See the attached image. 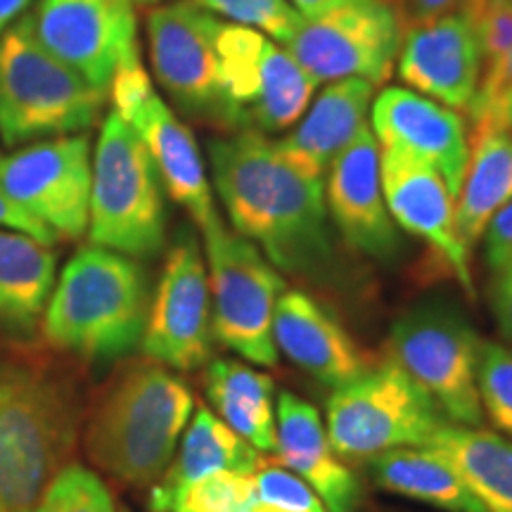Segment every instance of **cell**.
<instances>
[{"label":"cell","mask_w":512,"mask_h":512,"mask_svg":"<svg viewBox=\"0 0 512 512\" xmlns=\"http://www.w3.org/2000/svg\"><path fill=\"white\" fill-rule=\"evenodd\" d=\"M207 155L211 183L235 233L264 249L278 271L325 278L335 249L323 178L299 171L259 131L209 140Z\"/></svg>","instance_id":"obj_1"},{"label":"cell","mask_w":512,"mask_h":512,"mask_svg":"<svg viewBox=\"0 0 512 512\" xmlns=\"http://www.w3.org/2000/svg\"><path fill=\"white\" fill-rule=\"evenodd\" d=\"M79 430L74 384L48 363L0 351V512H34Z\"/></svg>","instance_id":"obj_2"},{"label":"cell","mask_w":512,"mask_h":512,"mask_svg":"<svg viewBox=\"0 0 512 512\" xmlns=\"http://www.w3.org/2000/svg\"><path fill=\"white\" fill-rule=\"evenodd\" d=\"M192 411V389L174 370L150 358L128 363L86 422L88 458L128 486H152L174 460Z\"/></svg>","instance_id":"obj_3"},{"label":"cell","mask_w":512,"mask_h":512,"mask_svg":"<svg viewBox=\"0 0 512 512\" xmlns=\"http://www.w3.org/2000/svg\"><path fill=\"white\" fill-rule=\"evenodd\" d=\"M150 299V278L138 259L83 247L50 292L41 335L53 349L81 361H119L140 349Z\"/></svg>","instance_id":"obj_4"},{"label":"cell","mask_w":512,"mask_h":512,"mask_svg":"<svg viewBox=\"0 0 512 512\" xmlns=\"http://www.w3.org/2000/svg\"><path fill=\"white\" fill-rule=\"evenodd\" d=\"M105 98L38 41L31 15L0 36V138L8 147L86 133Z\"/></svg>","instance_id":"obj_5"},{"label":"cell","mask_w":512,"mask_h":512,"mask_svg":"<svg viewBox=\"0 0 512 512\" xmlns=\"http://www.w3.org/2000/svg\"><path fill=\"white\" fill-rule=\"evenodd\" d=\"M91 245L145 261L166 245L164 185L138 133L107 114L93 152Z\"/></svg>","instance_id":"obj_6"},{"label":"cell","mask_w":512,"mask_h":512,"mask_svg":"<svg viewBox=\"0 0 512 512\" xmlns=\"http://www.w3.org/2000/svg\"><path fill=\"white\" fill-rule=\"evenodd\" d=\"M482 344L456 304L425 299L394 320L387 358L437 403L448 422L482 427L477 389Z\"/></svg>","instance_id":"obj_7"},{"label":"cell","mask_w":512,"mask_h":512,"mask_svg":"<svg viewBox=\"0 0 512 512\" xmlns=\"http://www.w3.org/2000/svg\"><path fill=\"white\" fill-rule=\"evenodd\" d=\"M211 292V332L223 349L254 363L278 366L273 342L275 304L285 278L254 242L226 228L221 216L202 230Z\"/></svg>","instance_id":"obj_8"},{"label":"cell","mask_w":512,"mask_h":512,"mask_svg":"<svg viewBox=\"0 0 512 512\" xmlns=\"http://www.w3.org/2000/svg\"><path fill=\"white\" fill-rule=\"evenodd\" d=\"M221 128L287 131L309 110L318 83L285 46L259 31L221 22Z\"/></svg>","instance_id":"obj_9"},{"label":"cell","mask_w":512,"mask_h":512,"mask_svg":"<svg viewBox=\"0 0 512 512\" xmlns=\"http://www.w3.org/2000/svg\"><path fill=\"white\" fill-rule=\"evenodd\" d=\"M444 415L392 361L380 363L328 401V437L344 460H370L403 446H427Z\"/></svg>","instance_id":"obj_10"},{"label":"cell","mask_w":512,"mask_h":512,"mask_svg":"<svg viewBox=\"0 0 512 512\" xmlns=\"http://www.w3.org/2000/svg\"><path fill=\"white\" fill-rule=\"evenodd\" d=\"M401 41V15L389 0H351L304 17L285 48L316 83L363 79L377 88L392 76Z\"/></svg>","instance_id":"obj_11"},{"label":"cell","mask_w":512,"mask_h":512,"mask_svg":"<svg viewBox=\"0 0 512 512\" xmlns=\"http://www.w3.org/2000/svg\"><path fill=\"white\" fill-rule=\"evenodd\" d=\"M93 152L88 133L36 140L0 157V188L57 240L88 233Z\"/></svg>","instance_id":"obj_12"},{"label":"cell","mask_w":512,"mask_h":512,"mask_svg":"<svg viewBox=\"0 0 512 512\" xmlns=\"http://www.w3.org/2000/svg\"><path fill=\"white\" fill-rule=\"evenodd\" d=\"M211 292L207 259L190 228L166 252L143 332L145 358L171 370H200L211 361Z\"/></svg>","instance_id":"obj_13"},{"label":"cell","mask_w":512,"mask_h":512,"mask_svg":"<svg viewBox=\"0 0 512 512\" xmlns=\"http://www.w3.org/2000/svg\"><path fill=\"white\" fill-rule=\"evenodd\" d=\"M152 74L185 117L221 126V22L192 0L157 5L147 15Z\"/></svg>","instance_id":"obj_14"},{"label":"cell","mask_w":512,"mask_h":512,"mask_svg":"<svg viewBox=\"0 0 512 512\" xmlns=\"http://www.w3.org/2000/svg\"><path fill=\"white\" fill-rule=\"evenodd\" d=\"M31 19L38 41L105 93L119 64L138 53L131 0H41Z\"/></svg>","instance_id":"obj_15"},{"label":"cell","mask_w":512,"mask_h":512,"mask_svg":"<svg viewBox=\"0 0 512 512\" xmlns=\"http://www.w3.org/2000/svg\"><path fill=\"white\" fill-rule=\"evenodd\" d=\"M370 117L382 152L430 166L458 197L470 162V128L456 110L392 86L373 100Z\"/></svg>","instance_id":"obj_16"},{"label":"cell","mask_w":512,"mask_h":512,"mask_svg":"<svg viewBox=\"0 0 512 512\" xmlns=\"http://www.w3.org/2000/svg\"><path fill=\"white\" fill-rule=\"evenodd\" d=\"M380 157L384 202L396 226L427 242L446 273L458 280L467 297L475 299L470 249L458 235L456 197L448 190L444 178L413 159L387 155L382 150Z\"/></svg>","instance_id":"obj_17"},{"label":"cell","mask_w":512,"mask_h":512,"mask_svg":"<svg viewBox=\"0 0 512 512\" xmlns=\"http://www.w3.org/2000/svg\"><path fill=\"white\" fill-rule=\"evenodd\" d=\"M325 207L351 249L380 261L399 254V226L384 202L380 145L370 128H363L354 143L330 164Z\"/></svg>","instance_id":"obj_18"},{"label":"cell","mask_w":512,"mask_h":512,"mask_svg":"<svg viewBox=\"0 0 512 512\" xmlns=\"http://www.w3.org/2000/svg\"><path fill=\"white\" fill-rule=\"evenodd\" d=\"M396 72L411 91L456 112L467 110L482 74V50L465 12L403 29Z\"/></svg>","instance_id":"obj_19"},{"label":"cell","mask_w":512,"mask_h":512,"mask_svg":"<svg viewBox=\"0 0 512 512\" xmlns=\"http://www.w3.org/2000/svg\"><path fill=\"white\" fill-rule=\"evenodd\" d=\"M273 342L278 354L313 380L339 389L373 368L344 325L302 290H285L275 304Z\"/></svg>","instance_id":"obj_20"},{"label":"cell","mask_w":512,"mask_h":512,"mask_svg":"<svg viewBox=\"0 0 512 512\" xmlns=\"http://www.w3.org/2000/svg\"><path fill=\"white\" fill-rule=\"evenodd\" d=\"M121 119L143 140L157 166L166 195L188 211L197 228H209L219 219V211L211 197L207 164L190 128L159 98L157 91L145 95Z\"/></svg>","instance_id":"obj_21"},{"label":"cell","mask_w":512,"mask_h":512,"mask_svg":"<svg viewBox=\"0 0 512 512\" xmlns=\"http://www.w3.org/2000/svg\"><path fill=\"white\" fill-rule=\"evenodd\" d=\"M275 460L320 498L325 512H356L361 484L330 444L316 408L283 392L275 411Z\"/></svg>","instance_id":"obj_22"},{"label":"cell","mask_w":512,"mask_h":512,"mask_svg":"<svg viewBox=\"0 0 512 512\" xmlns=\"http://www.w3.org/2000/svg\"><path fill=\"white\" fill-rule=\"evenodd\" d=\"M373 91V83L363 79L328 83L292 131L275 140L280 155L304 174L323 178L330 164L368 128Z\"/></svg>","instance_id":"obj_23"},{"label":"cell","mask_w":512,"mask_h":512,"mask_svg":"<svg viewBox=\"0 0 512 512\" xmlns=\"http://www.w3.org/2000/svg\"><path fill=\"white\" fill-rule=\"evenodd\" d=\"M266 465L261 451L233 432L219 415L209 408H197L195 418L185 427L176 456L162 477L152 484L150 510L171 512V503L185 486L200 482L219 472L256 475Z\"/></svg>","instance_id":"obj_24"},{"label":"cell","mask_w":512,"mask_h":512,"mask_svg":"<svg viewBox=\"0 0 512 512\" xmlns=\"http://www.w3.org/2000/svg\"><path fill=\"white\" fill-rule=\"evenodd\" d=\"M55 271L57 256L50 245L0 228V335L27 342L41 332Z\"/></svg>","instance_id":"obj_25"},{"label":"cell","mask_w":512,"mask_h":512,"mask_svg":"<svg viewBox=\"0 0 512 512\" xmlns=\"http://www.w3.org/2000/svg\"><path fill=\"white\" fill-rule=\"evenodd\" d=\"M508 202H512V133L503 124L472 131L470 162L456 197V228L470 252Z\"/></svg>","instance_id":"obj_26"},{"label":"cell","mask_w":512,"mask_h":512,"mask_svg":"<svg viewBox=\"0 0 512 512\" xmlns=\"http://www.w3.org/2000/svg\"><path fill=\"white\" fill-rule=\"evenodd\" d=\"M451 463L486 512H512V441L484 427L441 422L427 441Z\"/></svg>","instance_id":"obj_27"},{"label":"cell","mask_w":512,"mask_h":512,"mask_svg":"<svg viewBox=\"0 0 512 512\" xmlns=\"http://www.w3.org/2000/svg\"><path fill=\"white\" fill-rule=\"evenodd\" d=\"M370 479L389 494L444 512H486L451 463L427 446H403L368 460Z\"/></svg>","instance_id":"obj_28"},{"label":"cell","mask_w":512,"mask_h":512,"mask_svg":"<svg viewBox=\"0 0 512 512\" xmlns=\"http://www.w3.org/2000/svg\"><path fill=\"white\" fill-rule=\"evenodd\" d=\"M204 394L214 413L256 451H275V387L266 373L228 358L204 370Z\"/></svg>","instance_id":"obj_29"},{"label":"cell","mask_w":512,"mask_h":512,"mask_svg":"<svg viewBox=\"0 0 512 512\" xmlns=\"http://www.w3.org/2000/svg\"><path fill=\"white\" fill-rule=\"evenodd\" d=\"M192 3L214 17H226L228 24L259 31L280 46H287V41L304 22V17L287 0H192Z\"/></svg>","instance_id":"obj_30"},{"label":"cell","mask_w":512,"mask_h":512,"mask_svg":"<svg viewBox=\"0 0 512 512\" xmlns=\"http://www.w3.org/2000/svg\"><path fill=\"white\" fill-rule=\"evenodd\" d=\"M34 512H114V501L93 470L69 463L43 491Z\"/></svg>","instance_id":"obj_31"},{"label":"cell","mask_w":512,"mask_h":512,"mask_svg":"<svg viewBox=\"0 0 512 512\" xmlns=\"http://www.w3.org/2000/svg\"><path fill=\"white\" fill-rule=\"evenodd\" d=\"M477 389L486 418L498 434L512 441V349L494 342L482 344Z\"/></svg>","instance_id":"obj_32"},{"label":"cell","mask_w":512,"mask_h":512,"mask_svg":"<svg viewBox=\"0 0 512 512\" xmlns=\"http://www.w3.org/2000/svg\"><path fill=\"white\" fill-rule=\"evenodd\" d=\"M254 496V475L219 472L178 491L171 512H247Z\"/></svg>","instance_id":"obj_33"},{"label":"cell","mask_w":512,"mask_h":512,"mask_svg":"<svg viewBox=\"0 0 512 512\" xmlns=\"http://www.w3.org/2000/svg\"><path fill=\"white\" fill-rule=\"evenodd\" d=\"M256 496L247 512H325L320 498L297 475L280 465H264L254 475Z\"/></svg>","instance_id":"obj_34"},{"label":"cell","mask_w":512,"mask_h":512,"mask_svg":"<svg viewBox=\"0 0 512 512\" xmlns=\"http://www.w3.org/2000/svg\"><path fill=\"white\" fill-rule=\"evenodd\" d=\"M463 12L475 29L482 64L512 50V0H472Z\"/></svg>","instance_id":"obj_35"},{"label":"cell","mask_w":512,"mask_h":512,"mask_svg":"<svg viewBox=\"0 0 512 512\" xmlns=\"http://www.w3.org/2000/svg\"><path fill=\"white\" fill-rule=\"evenodd\" d=\"M484 259L491 273L512 268V202L498 211L494 219L489 221L484 235Z\"/></svg>","instance_id":"obj_36"},{"label":"cell","mask_w":512,"mask_h":512,"mask_svg":"<svg viewBox=\"0 0 512 512\" xmlns=\"http://www.w3.org/2000/svg\"><path fill=\"white\" fill-rule=\"evenodd\" d=\"M0 228H8V230H17V233H24L29 235V238H34L38 242H43V245H50L53 247L57 238L50 230L43 226V223H38L34 216L27 214L22 207H19L17 202L10 200V195L0 188Z\"/></svg>","instance_id":"obj_37"},{"label":"cell","mask_w":512,"mask_h":512,"mask_svg":"<svg viewBox=\"0 0 512 512\" xmlns=\"http://www.w3.org/2000/svg\"><path fill=\"white\" fill-rule=\"evenodd\" d=\"M472 0H401L399 15L403 29L413 27V24L427 22V19H437L453 15V12H463Z\"/></svg>","instance_id":"obj_38"},{"label":"cell","mask_w":512,"mask_h":512,"mask_svg":"<svg viewBox=\"0 0 512 512\" xmlns=\"http://www.w3.org/2000/svg\"><path fill=\"white\" fill-rule=\"evenodd\" d=\"M491 311L498 323L501 335L512 342V268L494 273L491 280Z\"/></svg>","instance_id":"obj_39"},{"label":"cell","mask_w":512,"mask_h":512,"mask_svg":"<svg viewBox=\"0 0 512 512\" xmlns=\"http://www.w3.org/2000/svg\"><path fill=\"white\" fill-rule=\"evenodd\" d=\"M287 3H290L292 8L299 12V15L309 19V17H318V15H325V12H330V10L342 8V5L351 3V0H287Z\"/></svg>","instance_id":"obj_40"},{"label":"cell","mask_w":512,"mask_h":512,"mask_svg":"<svg viewBox=\"0 0 512 512\" xmlns=\"http://www.w3.org/2000/svg\"><path fill=\"white\" fill-rule=\"evenodd\" d=\"M34 0H0V36L8 31L19 17L27 15V8Z\"/></svg>","instance_id":"obj_41"},{"label":"cell","mask_w":512,"mask_h":512,"mask_svg":"<svg viewBox=\"0 0 512 512\" xmlns=\"http://www.w3.org/2000/svg\"><path fill=\"white\" fill-rule=\"evenodd\" d=\"M503 126L512 133V91L508 93V98L503 102Z\"/></svg>","instance_id":"obj_42"},{"label":"cell","mask_w":512,"mask_h":512,"mask_svg":"<svg viewBox=\"0 0 512 512\" xmlns=\"http://www.w3.org/2000/svg\"><path fill=\"white\" fill-rule=\"evenodd\" d=\"M133 5H140V8H155V5H164L166 0H131Z\"/></svg>","instance_id":"obj_43"},{"label":"cell","mask_w":512,"mask_h":512,"mask_svg":"<svg viewBox=\"0 0 512 512\" xmlns=\"http://www.w3.org/2000/svg\"><path fill=\"white\" fill-rule=\"evenodd\" d=\"M389 3H392V5H394V8H396V10H399V3H401V0H389Z\"/></svg>","instance_id":"obj_44"},{"label":"cell","mask_w":512,"mask_h":512,"mask_svg":"<svg viewBox=\"0 0 512 512\" xmlns=\"http://www.w3.org/2000/svg\"><path fill=\"white\" fill-rule=\"evenodd\" d=\"M0 157H3V155H0Z\"/></svg>","instance_id":"obj_45"}]
</instances>
